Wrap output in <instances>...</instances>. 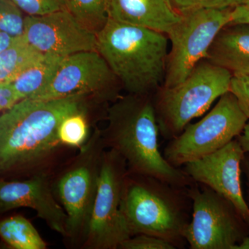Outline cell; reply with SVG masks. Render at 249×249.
<instances>
[{
	"mask_svg": "<svg viewBox=\"0 0 249 249\" xmlns=\"http://www.w3.org/2000/svg\"><path fill=\"white\" fill-rule=\"evenodd\" d=\"M104 102L88 95L22 100L0 116V178L24 179L53 173L72 151L62 143L59 127L67 116Z\"/></svg>",
	"mask_w": 249,
	"mask_h": 249,
	"instance_id": "1",
	"label": "cell"
},
{
	"mask_svg": "<svg viewBox=\"0 0 249 249\" xmlns=\"http://www.w3.org/2000/svg\"><path fill=\"white\" fill-rule=\"evenodd\" d=\"M151 95L130 94L108 107L107 125L101 129L106 148L124 157L129 173L151 177L178 188L195 182L184 171L168 163L160 151V132Z\"/></svg>",
	"mask_w": 249,
	"mask_h": 249,
	"instance_id": "2",
	"label": "cell"
},
{
	"mask_svg": "<svg viewBox=\"0 0 249 249\" xmlns=\"http://www.w3.org/2000/svg\"><path fill=\"white\" fill-rule=\"evenodd\" d=\"M96 36V50L127 92L151 95L163 85L169 53L166 34L109 18Z\"/></svg>",
	"mask_w": 249,
	"mask_h": 249,
	"instance_id": "3",
	"label": "cell"
},
{
	"mask_svg": "<svg viewBox=\"0 0 249 249\" xmlns=\"http://www.w3.org/2000/svg\"><path fill=\"white\" fill-rule=\"evenodd\" d=\"M182 189L151 177L127 173L121 212L131 237L147 234L182 247L190 223L188 194Z\"/></svg>",
	"mask_w": 249,
	"mask_h": 249,
	"instance_id": "4",
	"label": "cell"
},
{
	"mask_svg": "<svg viewBox=\"0 0 249 249\" xmlns=\"http://www.w3.org/2000/svg\"><path fill=\"white\" fill-rule=\"evenodd\" d=\"M101 129L95 127L88 142L51 178L54 194L68 216L70 248L81 249L89 229L106 150Z\"/></svg>",
	"mask_w": 249,
	"mask_h": 249,
	"instance_id": "5",
	"label": "cell"
},
{
	"mask_svg": "<svg viewBox=\"0 0 249 249\" xmlns=\"http://www.w3.org/2000/svg\"><path fill=\"white\" fill-rule=\"evenodd\" d=\"M231 72L204 59L176 86H161L154 101L159 128L166 139L179 135L193 119L230 91Z\"/></svg>",
	"mask_w": 249,
	"mask_h": 249,
	"instance_id": "6",
	"label": "cell"
},
{
	"mask_svg": "<svg viewBox=\"0 0 249 249\" xmlns=\"http://www.w3.org/2000/svg\"><path fill=\"white\" fill-rule=\"evenodd\" d=\"M248 118L231 91L224 93L209 114L171 139L163 157L174 167L200 160L220 150L243 132Z\"/></svg>",
	"mask_w": 249,
	"mask_h": 249,
	"instance_id": "7",
	"label": "cell"
},
{
	"mask_svg": "<svg viewBox=\"0 0 249 249\" xmlns=\"http://www.w3.org/2000/svg\"><path fill=\"white\" fill-rule=\"evenodd\" d=\"M193 218L184 232L192 249H235L249 235V224L235 206L209 187L193 186Z\"/></svg>",
	"mask_w": 249,
	"mask_h": 249,
	"instance_id": "8",
	"label": "cell"
},
{
	"mask_svg": "<svg viewBox=\"0 0 249 249\" xmlns=\"http://www.w3.org/2000/svg\"><path fill=\"white\" fill-rule=\"evenodd\" d=\"M231 10L197 9L181 13V20L167 35L171 49L162 86L171 88L179 84L199 62L207 58L218 33L230 24Z\"/></svg>",
	"mask_w": 249,
	"mask_h": 249,
	"instance_id": "9",
	"label": "cell"
},
{
	"mask_svg": "<svg viewBox=\"0 0 249 249\" xmlns=\"http://www.w3.org/2000/svg\"><path fill=\"white\" fill-rule=\"evenodd\" d=\"M127 173L124 157L115 150L107 149L103 158L89 229L82 249H117L131 237L121 212Z\"/></svg>",
	"mask_w": 249,
	"mask_h": 249,
	"instance_id": "10",
	"label": "cell"
},
{
	"mask_svg": "<svg viewBox=\"0 0 249 249\" xmlns=\"http://www.w3.org/2000/svg\"><path fill=\"white\" fill-rule=\"evenodd\" d=\"M97 50L65 57L47 87L31 99H55L88 95L103 102L116 101L119 80Z\"/></svg>",
	"mask_w": 249,
	"mask_h": 249,
	"instance_id": "11",
	"label": "cell"
},
{
	"mask_svg": "<svg viewBox=\"0 0 249 249\" xmlns=\"http://www.w3.org/2000/svg\"><path fill=\"white\" fill-rule=\"evenodd\" d=\"M24 36L43 54L66 57L96 51L97 36L81 24L67 9L41 16H26Z\"/></svg>",
	"mask_w": 249,
	"mask_h": 249,
	"instance_id": "12",
	"label": "cell"
},
{
	"mask_svg": "<svg viewBox=\"0 0 249 249\" xmlns=\"http://www.w3.org/2000/svg\"><path fill=\"white\" fill-rule=\"evenodd\" d=\"M245 154L235 139L214 153L186 163L183 170L195 182L209 187L232 202L249 224V206L241 184V163Z\"/></svg>",
	"mask_w": 249,
	"mask_h": 249,
	"instance_id": "13",
	"label": "cell"
},
{
	"mask_svg": "<svg viewBox=\"0 0 249 249\" xmlns=\"http://www.w3.org/2000/svg\"><path fill=\"white\" fill-rule=\"evenodd\" d=\"M51 178L41 175L24 179L0 178V213L20 208L34 210L51 230L65 239L68 216L55 197Z\"/></svg>",
	"mask_w": 249,
	"mask_h": 249,
	"instance_id": "14",
	"label": "cell"
},
{
	"mask_svg": "<svg viewBox=\"0 0 249 249\" xmlns=\"http://www.w3.org/2000/svg\"><path fill=\"white\" fill-rule=\"evenodd\" d=\"M182 15L170 0H109V18L168 35Z\"/></svg>",
	"mask_w": 249,
	"mask_h": 249,
	"instance_id": "15",
	"label": "cell"
},
{
	"mask_svg": "<svg viewBox=\"0 0 249 249\" xmlns=\"http://www.w3.org/2000/svg\"><path fill=\"white\" fill-rule=\"evenodd\" d=\"M206 59L232 75H249V24H228L222 28Z\"/></svg>",
	"mask_w": 249,
	"mask_h": 249,
	"instance_id": "16",
	"label": "cell"
},
{
	"mask_svg": "<svg viewBox=\"0 0 249 249\" xmlns=\"http://www.w3.org/2000/svg\"><path fill=\"white\" fill-rule=\"evenodd\" d=\"M64 58L52 54H43L18 75L11 83L19 93L21 101L34 97L45 89Z\"/></svg>",
	"mask_w": 249,
	"mask_h": 249,
	"instance_id": "17",
	"label": "cell"
},
{
	"mask_svg": "<svg viewBox=\"0 0 249 249\" xmlns=\"http://www.w3.org/2000/svg\"><path fill=\"white\" fill-rule=\"evenodd\" d=\"M0 237L7 248L11 249H47L42 239L30 221L21 214H12L0 222Z\"/></svg>",
	"mask_w": 249,
	"mask_h": 249,
	"instance_id": "18",
	"label": "cell"
},
{
	"mask_svg": "<svg viewBox=\"0 0 249 249\" xmlns=\"http://www.w3.org/2000/svg\"><path fill=\"white\" fill-rule=\"evenodd\" d=\"M98 107L73 113L62 121L59 127V137L65 147L72 150H79L88 142L93 132L91 127L93 121L101 118L94 113Z\"/></svg>",
	"mask_w": 249,
	"mask_h": 249,
	"instance_id": "19",
	"label": "cell"
},
{
	"mask_svg": "<svg viewBox=\"0 0 249 249\" xmlns=\"http://www.w3.org/2000/svg\"><path fill=\"white\" fill-rule=\"evenodd\" d=\"M42 55L29 43L24 36L16 45L0 52V83L12 82Z\"/></svg>",
	"mask_w": 249,
	"mask_h": 249,
	"instance_id": "20",
	"label": "cell"
},
{
	"mask_svg": "<svg viewBox=\"0 0 249 249\" xmlns=\"http://www.w3.org/2000/svg\"><path fill=\"white\" fill-rule=\"evenodd\" d=\"M65 4L81 24L96 34L109 19V0H65Z\"/></svg>",
	"mask_w": 249,
	"mask_h": 249,
	"instance_id": "21",
	"label": "cell"
},
{
	"mask_svg": "<svg viewBox=\"0 0 249 249\" xmlns=\"http://www.w3.org/2000/svg\"><path fill=\"white\" fill-rule=\"evenodd\" d=\"M24 14L12 0H0V31L14 36H24Z\"/></svg>",
	"mask_w": 249,
	"mask_h": 249,
	"instance_id": "22",
	"label": "cell"
},
{
	"mask_svg": "<svg viewBox=\"0 0 249 249\" xmlns=\"http://www.w3.org/2000/svg\"><path fill=\"white\" fill-rule=\"evenodd\" d=\"M180 13L197 9H232L247 0H170Z\"/></svg>",
	"mask_w": 249,
	"mask_h": 249,
	"instance_id": "23",
	"label": "cell"
},
{
	"mask_svg": "<svg viewBox=\"0 0 249 249\" xmlns=\"http://www.w3.org/2000/svg\"><path fill=\"white\" fill-rule=\"evenodd\" d=\"M26 16H41L67 9L65 0H12Z\"/></svg>",
	"mask_w": 249,
	"mask_h": 249,
	"instance_id": "24",
	"label": "cell"
},
{
	"mask_svg": "<svg viewBox=\"0 0 249 249\" xmlns=\"http://www.w3.org/2000/svg\"><path fill=\"white\" fill-rule=\"evenodd\" d=\"M120 249H177L169 241L147 235L138 234L129 237L121 244Z\"/></svg>",
	"mask_w": 249,
	"mask_h": 249,
	"instance_id": "25",
	"label": "cell"
},
{
	"mask_svg": "<svg viewBox=\"0 0 249 249\" xmlns=\"http://www.w3.org/2000/svg\"><path fill=\"white\" fill-rule=\"evenodd\" d=\"M230 91L237 98L241 109L249 119V75H233Z\"/></svg>",
	"mask_w": 249,
	"mask_h": 249,
	"instance_id": "26",
	"label": "cell"
},
{
	"mask_svg": "<svg viewBox=\"0 0 249 249\" xmlns=\"http://www.w3.org/2000/svg\"><path fill=\"white\" fill-rule=\"evenodd\" d=\"M21 101L19 93L11 82L0 83V111L9 110Z\"/></svg>",
	"mask_w": 249,
	"mask_h": 249,
	"instance_id": "27",
	"label": "cell"
},
{
	"mask_svg": "<svg viewBox=\"0 0 249 249\" xmlns=\"http://www.w3.org/2000/svg\"><path fill=\"white\" fill-rule=\"evenodd\" d=\"M230 24H249V0L232 8Z\"/></svg>",
	"mask_w": 249,
	"mask_h": 249,
	"instance_id": "28",
	"label": "cell"
},
{
	"mask_svg": "<svg viewBox=\"0 0 249 249\" xmlns=\"http://www.w3.org/2000/svg\"><path fill=\"white\" fill-rule=\"evenodd\" d=\"M24 36H14L0 31V52H4L18 43Z\"/></svg>",
	"mask_w": 249,
	"mask_h": 249,
	"instance_id": "29",
	"label": "cell"
},
{
	"mask_svg": "<svg viewBox=\"0 0 249 249\" xmlns=\"http://www.w3.org/2000/svg\"><path fill=\"white\" fill-rule=\"evenodd\" d=\"M237 140L240 142L242 148L244 152H249V123H247L245 125L243 132L239 137H237Z\"/></svg>",
	"mask_w": 249,
	"mask_h": 249,
	"instance_id": "30",
	"label": "cell"
},
{
	"mask_svg": "<svg viewBox=\"0 0 249 249\" xmlns=\"http://www.w3.org/2000/svg\"><path fill=\"white\" fill-rule=\"evenodd\" d=\"M235 249H249V235L245 237L239 245L236 246Z\"/></svg>",
	"mask_w": 249,
	"mask_h": 249,
	"instance_id": "31",
	"label": "cell"
},
{
	"mask_svg": "<svg viewBox=\"0 0 249 249\" xmlns=\"http://www.w3.org/2000/svg\"><path fill=\"white\" fill-rule=\"evenodd\" d=\"M245 163V173L247 178V186H248V193L249 196V160H246Z\"/></svg>",
	"mask_w": 249,
	"mask_h": 249,
	"instance_id": "32",
	"label": "cell"
},
{
	"mask_svg": "<svg viewBox=\"0 0 249 249\" xmlns=\"http://www.w3.org/2000/svg\"><path fill=\"white\" fill-rule=\"evenodd\" d=\"M247 1H248V0H247Z\"/></svg>",
	"mask_w": 249,
	"mask_h": 249,
	"instance_id": "33",
	"label": "cell"
}]
</instances>
